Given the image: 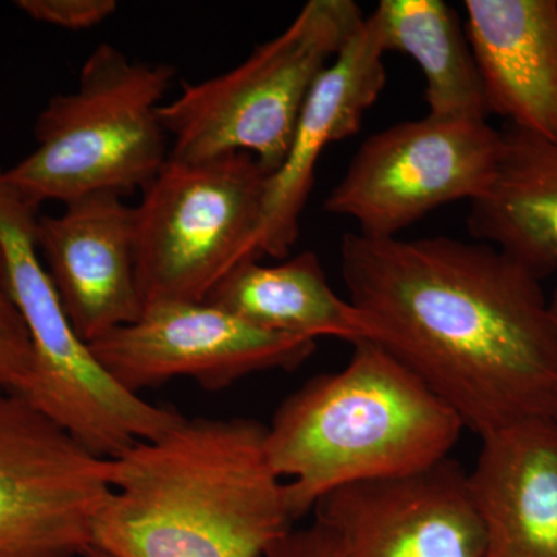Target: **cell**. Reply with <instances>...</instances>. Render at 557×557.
<instances>
[{
    "label": "cell",
    "mask_w": 557,
    "mask_h": 557,
    "mask_svg": "<svg viewBox=\"0 0 557 557\" xmlns=\"http://www.w3.org/2000/svg\"><path fill=\"white\" fill-rule=\"evenodd\" d=\"M313 509L338 557H485L468 474L449 457L338 487Z\"/></svg>",
    "instance_id": "cell-11"
},
{
    "label": "cell",
    "mask_w": 557,
    "mask_h": 557,
    "mask_svg": "<svg viewBox=\"0 0 557 557\" xmlns=\"http://www.w3.org/2000/svg\"><path fill=\"white\" fill-rule=\"evenodd\" d=\"M270 175L245 152L168 159L135 207L145 307L164 300L203 302L231 270L259 259L256 240Z\"/></svg>",
    "instance_id": "cell-7"
},
{
    "label": "cell",
    "mask_w": 557,
    "mask_h": 557,
    "mask_svg": "<svg viewBox=\"0 0 557 557\" xmlns=\"http://www.w3.org/2000/svg\"><path fill=\"white\" fill-rule=\"evenodd\" d=\"M487 113L557 145V0H465Z\"/></svg>",
    "instance_id": "cell-14"
},
{
    "label": "cell",
    "mask_w": 557,
    "mask_h": 557,
    "mask_svg": "<svg viewBox=\"0 0 557 557\" xmlns=\"http://www.w3.org/2000/svg\"><path fill=\"white\" fill-rule=\"evenodd\" d=\"M89 347L116 383L139 394L180 376L220 391L252 373L298 369L317 341L252 327L207 300H164Z\"/></svg>",
    "instance_id": "cell-10"
},
{
    "label": "cell",
    "mask_w": 557,
    "mask_h": 557,
    "mask_svg": "<svg viewBox=\"0 0 557 557\" xmlns=\"http://www.w3.org/2000/svg\"><path fill=\"white\" fill-rule=\"evenodd\" d=\"M207 302L277 335L313 341L335 336L351 344L369 338L361 313L330 287L311 251L278 265L244 260L215 285Z\"/></svg>",
    "instance_id": "cell-17"
},
{
    "label": "cell",
    "mask_w": 557,
    "mask_h": 557,
    "mask_svg": "<svg viewBox=\"0 0 557 557\" xmlns=\"http://www.w3.org/2000/svg\"><path fill=\"white\" fill-rule=\"evenodd\" d=\"M384 51L417 62L429 115L487 120L485 91L465 24L443 0H381L370 14Z\"/></svg>",
    "instance_id": "cell-18"
},
{
    "label": "cell",
    "mask_w": 557,
    "mask_h": 557,
    "mask_svg": "<svg viewBox=\"0 0 557 557\" xmlns=\"http://www.w3.org/2000/svg\"><path fill=\"white\" fill-rule=\"evenodd\" d=\"M482 442L468 480L485 557H557V421H522Z\"/></svg>",
    "instance_id": "cell-15"
},
{
    "label": "cell",
    "mask_w": 557,
    "mask_h": 557,
    "mask_svg": "<svg viewBox=\"0 0 557 557\" xmlns=\"http://www.w3.org/2000/svg\"><path fill=\"white\" fill-rule=\"evenodd\" d=\"M32 368L30 335L14 300L9 267L0 245V388L20 392Z\"/></svg>",
    "instance_id": "cell-19"
},
{
    "label": "cell",
    "mask_w": 557,
    "mask_h": 557,
    "mask_svg": "<svg viewBox=\"0 0 557 557\" xmlns=\"http://www.w3.org/2000/svg\"><path fill=\"white\" fill-rule=\"evenodd\" d=\"M502 139L493 185L469 203V234L542 281L557 271V145L512 126Z\"/></svg>",
    "instance_id": "cell-16"
},
{
    "label": "cell",
    "mask_w": 557,
    "mask_h": 557,
    "mask_svg": "<svg viewBox=\"0 0 557 557\" xmlns=\"http://www.w3.org/2000/svg\"><path fill=\"white\" fill-rule=\"evenodd\" d=\"M463 429L423 381L362 339L346 368L307 381L282 403L265 449L298 520L338 487L445 460Z\"/></svg>",
    "instance_id": "cell-3"
},
{
    "label": "cell",
    "mask_w": 557,
    "mask_h": 557,
    "mask_svg": "<svg viewBox=\"0 0 557 557\" xmlns=\"http://www.w3.org/2000/svg\"><path fill=\"white\" fill-rule=\"evenodd\" d=\"M44 265L76 335L95 343L145 311L137 277L135 207L90 194L42 215L36 230Z\"/></svg>",
    "instance_id": "cell-12"
},
{
    "label": "cell",
    "mask_w": 557,
    "mask_h": 557,
    "mask_svg": "<svg viewBox=\"0 0 557 557\" xmlns=\"http://www.w3.org/2000/svg\"><path fill=\"white\" fill-rule=\"evenodd\" d=\"M86 557H110L106 555V553L100 552V549L90 548L89 553H87Z\"/></svg>",
    "instance_id": "cell-23"
},
{
    "label": "cell",
    "mask_w": 557,
    "mask_h": 557,
    "mask_svg": "<svg viewBox=\"0 0 557 557\" xmlns=\"http://www.w3.org/2000/svg\"><path fill=\"white\" fill-rule=\"evenodd\" d=\"M502 131L487 120L428 115L370 135L324 201L357 233L399 237L429 212L485 196L500 163Z\"/></svg>",
    "instance_id": "cell-8"
},
{
    "label": "cell",
    "mask_w": 557,
    "mask_h": 557,
    "mask_svg": "<svg viewBox=\"0 0 557 557\" xmlns=\"http://www.w3.org/2000/svg\"><path fill=\"white\" fill-rule=\"evenodd\" d=\"M267 428L247 418H183L110 458L91 548L110 557H263L292 531L287 485Z\"/></svg>",
    "instance_id": "cell-2"
},
{
    "label": "cell",
    "mask_w": 557,
    "mask_h": 557,
    "mask_svg": "<svg viewBox=\"0 0 557 557\" xmlns=\"http://www.w3.org/2000/svg\"><path fill=\"white\" fill-rule=\"evenodd\" d=\"M384 54L375 22L366 16L311 87L284 163L267 183L256 240L259 259H284L295 247L322 152L361 131L366 112L386 87Z\"/></svg>",
    "instance_id": "cell-13"
},
{
    "label": "cell",
    "mask_w": 557,
    "mask_h": 557,
    "mask_svg": "<svg viewBox=\"0 0 557 557\" xmlns=\"http://www.w3.org/2000/svg\"><path fill=\"white\" fill-rule=\"evenodd\" d=\"M38 211L0 170V245L33 347L32 373L17 394L95 456L110 460L135 443L160 437L185 417L121 386L76 335L39 256Z\"/></svg>",
    "instance_id": "cell-6"
},
{
    "label": "cell",
    "mask_w": 557,
    "mask_h": 557,
    "mask_svg": "<svg viewBox=\"0 0 557 557\" xmlns=\"http://www.w3.org/2000/svg\"><path fill=\"white\" fill-rule=\"evenodd\" d=\"M549 313H552L553 322H555L557 330V284L553 289L552 296L548 298Z\"/></svg>",
    "instance_id": "cell-22"
},
{
    "label": "cell",
    "mask_w": 557,
    "mask_h": 557,
    "mask_svg": "<svg viewBox=\"0 0 557 557\" xmlns=\"http://www.w3.org/2000/svg\"><path fill=\"white\" fill-rule=\"evenodd\" d=\"M16 5L32 20L72 32L98 27L119 9L115 0H20Z\"/></svg>",
    "instance_id": "cell-20"
},
{
    "label": "cell",
    "mask_w": 557,
    "mask_h": 557,
    "mask_svg": "<svg viewBox=\"0 0 557 557\" xmlns=\"http://www.w3.org/2000/svg\"><path fill=\"white\" fill-rule=\"evenodd\" d=\"M341 271L370 343L480 438L557 421V330L541 278L493 245L344 234Z\"/></svg>",
    "instance_id": "cell-1"
},
{
    "label": "cell",
    "mask_w": 557,
    "mask_h": 557,
    "mask_svg": "<svg viewBox=\"0 0 557 557\" xmlns=\"http://www.w3.org/2000/svg\"><path fill=\"white\" fill-rule=\"evenodd\" d=\"M263 557H338L335 539L321 523L288 531L277 539Z\"/></svg>",
    "instance_id": "cell-21"
},
{
    "label": "cell",
    "mask_w": 557,
    "mask_h": 557,
    "mask_svg": "<svg viewBox=\"0 0 557 557\" xmlns=\"http://www.w3.org/2000/svg\"><path fill=\"white\" fill-rule=\"evenodd\" d=\"M112 465L0 388V557H86Z\"/></svg>",
    "instance_id": "cell-9"
},
{
    "label": "cell",
    "mask_w": 557,
    "mask_h": 557,
    "mask_svg": "<svg viewBox=\"0 0 557 557\" xmlns=\"http://www.w3.org/2000/svg\"><path fill=\"white\" fill-rule=\"evenodd\" d=\"M174 76L172 65L131 61L101 44L84 62L78 89L39 113L38 146L3 178L36 207L145 189L170 159L159 109Z\"/></svg>",
    "instance_id": "cell-4"
},
{
    "label": "cell",
    "mask_w": 557,
    "mask_h": 557,
    "mask_svg": "<svg viewBox=\"0 0 557 557\" xmlns=\"http://www.w3.org/2000/svg\"><path fill=\"white\" fill-rule=\"evenodd\" d=\"M354 0H310L276 38L230 72L183 83L159 116L170 159L201 161L245 152L270 174L284 163L319 75L364 21Z\"/></svg>",
    "instance_id": "cell-5"
}]
</instances>
